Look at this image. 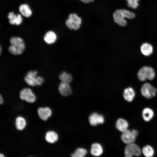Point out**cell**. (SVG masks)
Returning <instances> with one entry per match:
<instances>
[{
  "label": "cell",
  "instance_id": "14",
  "mask_svg": "<svg viewBox=\"0 0 157 157\" xmlns=\"http://www.w3.org/2000/svg\"><path fill=\"white\" fill-rule=\"evenodd\" d=\"M129 126L128 122L123 118H119L116 122L115 126L116 129L122 132L128 129Z\"/></svg>",
  "mask_w": 157,
  "mask_h": 157
},
{
  "label": "cell",
  "instance_id": "3",
  "mask_svg": "<svg viewBox=\"0 0 157 157\" xmlns=\"http://www.w3.org/2000/svg\"><path fill=\"white\" fill-rule=\"evenodd\" d=\"M82 22L81 18L76 13H72L69 15L68 19L65 21V24L69 29L77 30L80 28Z\"/></svg>",
  "mask_w": 157,
  "mask_h": 157
},
{
  "label": "cell",
  "instance_id": "18",
  "mask_svg": "<svg viewBox=\"0 0 157 157\" xmlns=\"http://www.w3.org/2000/svg\"><path fill=\"white\" fill-rule=\"evenodd\" d=\"M57 38V35L53 31H49L46 33L44 39L46 43L51 44L55 42Z\"/></svg>",
  "mask_w": 157,
  "mask_h": 157
},
{
  "label": "cell",
  "instance_id": "27",
  "mask_svg": "<svg viewBox=\"0 0 157 157\" xmlns=\"http://www.w3.org/2000/svg\"><path fill=\"white\" fill-rule=\"evenodd\" d=\"M122 10L125 18L133 19L135 17V15L133 13L125 9H122Z\"/></svg>",
  "mask_w": 157,
  "mask_h": 157
},
{
  "label": "cell",
  "instance_id": "1",
  "mask_svg": "<svg viewBox=\"0 0 157 157\" xmlns=\"http://www.w3.org/2000/svg\"><path fill=\"white\" fill-rule=\"evenodd\" d=\"M10 45L8 48L9 52L14 55L21 54L25 49V45L23 40L20 38L13 37L10 39Z\"/></svg>",
  "mask_w": 157,
  "mask_h": 157
},
{
  "label": "cell",
  "instance_id": "19",
  "mask_svg": "<svg viewBox=\"0 0 157 157\" xmlns=\"http://www.w3.org/2000/svg\"><path fill=\"white\" fill-rule=\"evenodd\" d=\"M154 115L153 110L150 108H145L142 111V117L146 122H148L150 121L153 118Z\"/></svg>",
  "mask_w": 157,
  "mask_h": 157
},
{
  "label": "cell",
  "instance_id": "2",
  "mask_svg": "<svg viewBox=\"0 0 157 157\" xmlns=\"http://www.w3.org/2000/svg\"><path fill=\"white\" fill-rule=\"evenodd\" d=\"M37 71H29L24 78L25 82L29 85L35 86L42 85L44 82L43 78L41 76H37Z\"/></svg>",
  "mask_w": 157,
  "mask_h": 157
},
{
  "label": "cell",
  "instance_id": "8",
  "mask_svg": "<svg viewBox=\"0 0 157 157\" xmlns=\"http://www.w3.org/2000/svg\"><path fill=\"white\" fill-rule=\"evenodd\" d=\"M19 98L29 103L34 102L36 100V97L29 88H25L22 89L19 93Z\"/></svg>",
  "mask_w": 157,
  "mask_h": 157
},
{
  "label": "cell",
  "instance_id": "22",
  "mask_svg": "<svg viewBox=\"0 0 157 157\" xmlns=\"http://www.w3.org/2000/svg\"><path fill=\"white\" fill-rule=\"evenodd\" d=\"M19 10L21 14L25 17H29L32 15V11L29 6L27 4L20 5L19 7Z\"/></svg>",
  "mask_w": 157,
  "mask_h": 157
},
{
  "label": "cell",
  "instance_id": "31",
  "mask_svg": "<svg viewBox=\"0 0 157 157\" xmlns=\"http://www.w3.org/2000/svg\"><path fill=\"white\" fill-rule=\"evenodd\" d=\"M0 54H1V47H0Z\"/></svg>",
  "mask_w": 157,
  "mask_h": 157
},
{
  "label": "cell",
  "instance_id": "29",
  "mask_svg": "<svg viewBox=\"0 0 157 157\" xmlns=\"http://www.w3.org/2000/svg\"><path fill=\"white\" fill-rule=\"evenodd\" d=\"M3 103V98L1 95L0 94V104L1 105Z\"/></svg>",
  "mask_w": 157,
  "mask_h": 157
},
{
  "label": "cell",
  "instance_id": "15",
  "mask_svg": "<svg viewBox=\"0 0 157 157\" xmlns=\"http://www.w3.org/2000/svg\"><path fill=\"white\" fill-rule=\"evenodd\" d=\"M10 23L12 24L18 25L22 22V19L19 14L15 15L13 12H10L8 15Z\"/></svg>",
  "mask_w": 157,
  "mask_h": 157
},
{
  "label": "cell",
  "instance_id": "12",
  "mask_svg": "<svg viewBox=\"0 0 157 157\" xmlns=\"http://www.w3.org/2000/svg\"><path fill=\"white\" fill-rule=\"evenodd\" d=\"M37 111L39 117L44 121L47 120L52 114L51 110L48 107H40Z\"/></svg>",
  "mask_w": 157,
  "mask_h": 157
},
{
  "label": "cell",
  "instance_id": "10",
  "mask_svg": "<svg viewBox=\"0 0 157 157\" xmlns=\"http://www.w3.org/2000/svg\"><path fill=\"white\" fill-rule=\"evenodd\" d=\"M88 120L90 124L92 126L103 124L105 119L103 115L97 113H93L89 116Z\"/></svg>",
  "mask_w": 157,
  "mask_h": 157
},
{
  "label": "cell",
  "instance_id": "23",
  "mask_svg": "<svg viewBox=\"0 0 157 157\" xmlns=\"http://www.w3.org/2000/svg\"><path fill=\"white\" fill-rule=\"evenodd\" d=\"M142 152L143 154L147 157H152L154 154L153 148L149 145L144 146L142 149Z\"/></svg>",
  "mask_w": 157,
  "mask_h": 157
},
{
  "label": "cell",
  "instance_id": "24",
  "mask_svg": "<svg viewBox=\"0 0 157 157\" xmlns=\"http://www.w3.org/2000/svg\"><path fill=\"white\" fill-rule=\"evenodd\" d=\"M87 150L83 148L79 147L77 148L75 151L71 154L72 157H83L86 155Z\"/></svg>",
  "mask_w": 157,
  "mask_h": 157
},
{
  "label": "cell",
  "instance_id": "26",
  "mask_svg": "<svg viewBox=\"0 0 157 157\" xmlns=\"http://www.w3.org/2000/svg\"><path fill=\"white\" fill-rule=\"evenodd\" d=\"M127 2L128 6L133 9H136L139 6L138 1L139 0H126Z\"/></svg>",
  "mask_w": 157,
  "mask_h": 157
},
{
  "label": "cell",
  "instance_id": "9",
  "mask_svg": "<svg viewBox=\"0 0 157 157\" xmlns=\"http://www.w3.org/2000/svg\"><path fill=\"white\" fill-rule=\"evenodd\" d=\"M113 17L114 22L122 26H125L127 24L122 9H117L113 13Z\"/></svg>",
  "mask_w": 157,
  "mask_h": 157
},
{
  "label": "cell",
  "instance_id": "25",
  "mask_svg": "<svg viewBox=\"0 0 157 157\" xmlns=\"http://www.w3.org/2000/svg\"><path fill=\"white\" fill-rule=\"evenodd\" d=\"M59 78L62 81L70 83L72 80V77L69 74L64 72L60 74L59 76Z\"/></svg>",
  "mask_w": 157,
  "mask_h": 157
},
{
  "label": "cell",
  "instance_id": "17",
  "mask_svg": "<svg viewBox=\"0 0 157 157\" xmlns=\"http://www.w3.org/2000/svg\"><path fill=\"white\" fill-rule=\"evenodd\" d=\"M45 139L49 143L52 144L56 142L58 138L57 133L53 131L47 132L45 135Z\"/></svg>",
  "mask_w": 157,
  "mask_h": 157
},
{
  "label": "cell",
  "instance_id": "4",
  "mask_svg": "<svg viewBox=\"0 0 157 157\" xmlns=\"http://www.w3.org/2000/svg\"><path fill=\"white\" fill-rule=\"evenodd\" d=\"M155 75V72L153 69L150 67L147 66L142 67L138 73V77L139 79L142 81H145L146 79L152 80L154 78Z\"/></svg>",
  "mask_w": 157,
  "mask_h": 157
},
{
  "label": "cell",
  "instance_id": "16",
  "mask_svg": "<svg viewBox=\"0 0 157 157\" xmlns=\"http://www.w3.org/2000/svg\"><path fill=\"white\" fill-rule=\"evenodd\" d=\"M135 96V92L133 89L131 87H128L124 90L123 96L124 99L127 101H132Z\"/></svg>",
  "mask_w": 157,
  "mask_h": 157
},
{
  "label": "cell",
  "instance_id": "11",
  "mask_svg": "<svg viewBox=\"0 0 157 157\" xmlns=\"http://www.w3.org/2000/svg\"><path fill=\"white\" fill-rule=\"evenodd\" d=\"M58 89L60 94L63 96H68L72 93L69 83L67 82L61 81L59 84Z\"/></svg>",
  "mask_w": 157,
  "mask_h": 157
},
{
  "label": "cell",
  "instance_id": "5",
  "mask_svg": "<svg viewBox=\"0 0 157 157\" xmlns=\"http://www.w3.org/2000/svg\"><path fill=\"white\" fill-rule=\"evenodd\" d=\"M138 134V131L135 129H127L122 132L121 138L123 142L128 144L134 143Z\"/></svg>",
  "mask_w": 157,
  "mask_h": 157
},
{
  "label": "cell",
  "instance_id": "28",
  "mask_svg": "<svg viewBox=\"0 0 157 157\" xmlns=\"http://www.w3.org/2000/svg\"><path fill=\"white\" fill-rule=\"evenodd\" d=\"M83 3H91L94 1V0H79Z\"/></svg>",
  "mask_w": 157,
  "mask_h": 157
},
{
  "label": "cell",
  "instance_id": "20",
  "mask_svg": "<svg viewBox=\"0 0 157 157\" xmlns=\"http://www.w3.org/2000/svg\"><path fill=\"white\" fill-rule=\"evenodd\" d=\"M140 50L143 55L146 56H148L153 53V47L150 44L145 43L141 46Z\"/></svg>",
  "mask_w": 157,
  "mask_h": 157
},
{
  "label": "cell",
  "instance_id": "13",
  "mask_svg": "<svg viewBox=\"0 0 157 157\" xmlns=\"http://www.w3.org/2000/svg\"><path fill=\"white\" fill-rule=\"evenodd\" d=\"M103 152V149L102 145L98 143H93L91 146V154L95 156H99L102 155Z\"/></svg>",
  "mask_w": 157,
  "mask_h": 157
},
{
  "label": "cell",
  "instance_id": "6",
  "mask_svg": "<svg viewBox=\"0 0 157 157\" xmlns=\"http://www.w3.org/2000/svg\"><path fill=\"white\" fill-rule=\"evenodd\" d=\"M142 152V150L139 147L134 143L128 144L124 151L125 156L126 157H132L133 156H139L141 155Z\"/></svg>",
  "mask_w": 157,
  "mask_h": 157
},
{
  "label": "cell",
  "instance_id": "21",
  "mask_svg": "<svg viewBox=\"0 0 157 157\" xmlns=\"http://www.w3.org/2000/svg\"><path fill=\"white\" fill-rule=\"evenodd\" d=\"M15 125L16 129L18 130L21 131L25 127L26 122L25 119L20 116L17 117L15 119Z\"/></svg>",
  "mask_w": 157,
  "mask_h": 157
},
{
  "label": "cell",
  "instance_id": "30",
  "mask_svg": "<svg viewBox=\"0 0 157 157\" xmlns=\"http://www.w3.org/2000/svg\"><path fill=\"white\" fill-rule=\"evenodd\" d=\"M4 157V155L1 154H0V157Z\"/></svg>",
  "mask_w": 157,
  "mask_h": 157
},
{
  "label": "cell",
  "instance_id": "7",
  "mask_svg": "<svg viewBox=\"0 0 157 157\" xmlns=\"http://www.w3.org/2000/svg\"><path fill=\"white\" fill-rule=\"evenodd\" d=\"M156 92V89L147 83L144 84L141 89L142 95L148 99H151L155 96Z\"/></svg>",
  "mask_w": 157,
  "mask_h": 157
}]
</instances>
